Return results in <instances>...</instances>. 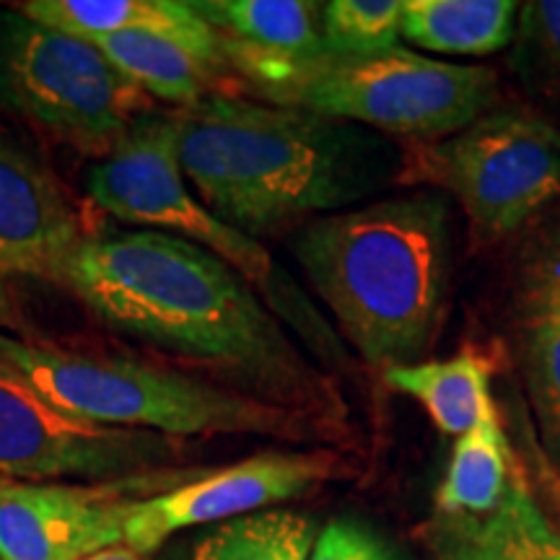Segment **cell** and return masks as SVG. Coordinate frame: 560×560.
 Wrapping results in <instances>:
<instances>
[{"instance_id":"obj_28","label":"cell","mask_w":560,"mask_h":560,"mask_svg":"<svg viewBox=\"0 0 560 560\" xmlns=\"http://www.w3.org/2000/svg\"><path fill=\"white\" fill-rule=\"evenodd\" d=\"M550 552H552V560H560V535L556 529L550 532Z\"/></svg>"},{"instance_id":"obj_10","label":"cell","mask_w":560,"mask_h":560,"mask_svg":"<svg viewBox=\"0 0 560 560\" xmlns=\"http://www.w3.org/2000/svg\"><path fill=\"white\" fill-rule=\"evenodd\" d=\"M335 470L338 459L330 452H260L221 470L190 475L179 486L136 501L125 545L151 556L187 529L215 527L310 495Z\"/></svg>"},{"instance_id":"obj_9","label":"cell","mask_w":560,"mask_h":560,"mask_svg":"<svg viewBox=\"0 0 560 560\" xmlns=\"http://www.w3.org/2000/svg\"><path fill=\"white\" fill-rule=\"evenodd\" d=\"M182 457V441L73 416L0 361V478L109 486L170 472Z\"/></svg>"},{"instance_id":"obj_8","label":"cell","mask_w":560,"mask_h":560,"mask_svg":"<svg viewBox=\"0 0 560 560\" xmlns=\"http://www.w3.org/2000/svg\"><path fill=\"white\" fill-rule=\"evenodd\" d=\"M89 198L120 223L200 244L229 262L247 283L270 299L272 312L289 314L293 289L278 280V268L260 242L215 219L187 187L179 164V125L174 112H149L107 156L94 161L83 177ZM299 306V301H293Z\"/></svg>"},{"instance_id":"obj_11","label":"cell","mask_w":560,"mask_h":560,"mask_svg":"<svg viewBox=\"0 0 560 560\" xmlns=\"http://www.w3.org/2000/svg\"><path fill=\"white\" fill-rule=\"evenodd\" d=\"M149 478V475H145ZM136 480L109 486L11 482L0 490V560H83L125 545Z\"/></svg>"},{"instance_id":"obj_1","label":"cell","mask_w":560,"mask_h":560,"mask_svg":"<svg viewBox=\"0 0 560 560\" xmlns=\"http://www.w3.org/2000/svg\"><path fill=\"white\" fill-rule=\"evenodd\" d=\"M58 285L107 330L200 376L340 425L338 387L301 353L268 301L200 244L161 231L89 234Z\"/></svg>"},{"instance_id":"obj_26","label":"cell","mask_w":560,"mask_h":560,"mask_svg":"<svg viewBox=\"0 0 560 560\" xmlns=\"http://www.w3.org/2000/svg\"><path fill=\"white\" fill-rule=\"evenodd\" d=\"M83 560H151V556H143V552H136L128 545H115V548H107L102 552H94V556Z\"/></svg>"},{"instance_id":"obj_14","label":"cell","mask_w":560,"mask_h":560,"mask_svg":"<svg viewBox=\"0 0 560 560\" xmlns=\"http://www.w3.org/2000/svg\"><path fill=\"white\" fill-rule=\"evenodd\" d=\"M522 374L542 444L560 465V255L532 272L522 296Z\"/></svg>"},{"instance_id":"obj_25","label":"cell","mask_w":560,"mask_h":560,"mask_svg":"<svg viewBox=\"0 0 560 560\" xmlns=\"http://www.w3.org/2000/svg\"><path fill=\"white\" fill-rule=\"evenodd\" d=\"M439 560H503L488 537L482 520H457L439 548Z\"/></svg>"},{"instance_id":"obj_24","label":"cell","mask_w":560,"mask_h":560,"mask_svg":"<svg viewBox=\"0 0 560 560\" xmlns=\"http://www.w3.org/2000/svg\"><path fill=\"white\" fill-rule=\"evenodd\" d=\"M522 50L560 83V0H535L520 11Z\"/></svg>"},{"instance_id":"obj_23","label":"cell","mask_w":560,"mask_h":560,"mask_svg":"<svg viewBox=\"0 0 560 560\" xmlns=\"http://www.w3.org/2000/svg\"><path fill=\"white\" fill-rule=\"evenodd\" d=\"M310 560H408L369 524L338 516L317 532Z\"/></svg>"},{"instance_id":"obj_15","label":"cell","mask_w":560,"mask_h":560,"mask_svg":"<svg viewBox=\"0 0 560 560\" xmlns=\"http://www.w3.org/2000/svg\"><path fill=\"white\" fill-rule=\"evenodd\" d=\"M240 50L272 58H317L322 45V3L306 0H195L190 3Z\"/></svg>"},{"instance_id":"obj_27","label":"cell","mask_w":560,"mask_h":560,"mask_svg":"<svg viewBox=\"0 0 560 560\" xmlns=\"http://www.w3.org/2000/svg\"><path fill=\"white\" fill-rule=\"evenodd\" d=\"M159 560H195V550L190 540H170L161 548Z\"/></svg>"},{"instance_id":"obj_18","label":"cell","mask_w":560,"mask_h":560,"mask_svg":"<svg viewBox=\"0 0 560 560\" xmlns=\"http://www.w3.org/2000/svg\"><path fill=\"white\" fill-rule=\"evenodd\" d=\"M514 475L506 433L493 410L454 444L436 506L457 520H488L506 503Z\"/></svg>"},{"instance_id":"obj_19","label":"cell","mask_w":560,"mask_h":560,"mask_svg":"<svg viewBox=\"0 0 560 560\" xmlns=\"http://www.w3.org/2000/svg\"><path fill=\"white\" fill-rule=\"evenodd\" d=\"M117 70L153 96L174 109H187L210 94V86L221 79L206 62L174 39L145 32L107 34L86 39Z\"/></svg>"},{"instance_id":"obj_12","label":"cell","mask_w":560,"mask_h":560,"mask_svg":"<svg viewBox=\"0 0 560 560\" xmlns=\"http://www.w3.org/2000/svg\"><path fill=\"white\" fill-rule=\"evenodd\" d=\"M86 236L66 187L0 130V272L60 283Z\"/></svg>"},{"instance_id":"obj_21","label":"cell","mask_w":560,"mask_h":560,"mask_svg":"<svg viewBox=\"0 0 560 560\" xmlns=\"http://www.w3.org/2000/svg\"><path fill=\"white\" fill-rule=\"evenodd\" d=\"M400 0L322 3V45L332 55H376L400 47Z\"/></svg>"},{"instance_id":"obj_2","label":"cell","mask_w":560,"mask_h":560,"mask_svg":"<svg viewBox=\"0 0 560 560\" xmlns=\"http://www.w3.org/2000/svg\"><path fill=\"white\" fill-rule=\"evenodd\" d=\"M174 115L185 179L215 219L255 242L353 208L402 172L387 136L304 109L210 91Z\"/></svg>"},{"instance_id":"obj_4","label":"cell","mask_w":560,"mask_h":560,"mask_svg":"<svg viewBox=\"0 0 560 560\" xmlns=\"http://www.w3.org/2000/svg\"><path fill=\"white\" fill-rule=\"evenodd\" d=\"M0 361L24 374L62 410L177 441L195 436H268L314 441L338 425L223 387L190 371L125 355H91L0 332Z\"/></svg>"},{"instance_id":"obj_6","label":"cell","mask_w":560,"mask_h":560,"mask_svg":"<svg viewBox=\"0 0 560 560\" xmlns=\"http://www.w3.org/2000/svg\"><path fill=\"white\" fill-rule=\"evenodd\" d=\"M0 109L96 161L153 112L151 96L91 42L21 9H0Z\"/></svg>"},{"instance_id":"obj_13","label":"cell","mask_w":560,"mask_h":560,"mask_svg":"<svg viewBox=\"0 0 560 560\" xmlns=\"http://www.w3.org/2000/svg\"><path fill=\"white\" fill-rule=\"evenodd\" d=\"M21 11L39 24L81 39L145 32L174 39L215 75L229 73L221 34L182 0H30Z\"/></svg>"},{"instance_id":"obj_7","label":"cell","mask_w":560,"mask_h":560,"mask_svg":"<svg viewBox=\"0 0 560 560\" xmlns=\"http://www.w3.org/2000/svg\"><path fill=\"white\" fill-rule=\"evenodd\" d=\"M397 185L450 192L480 234L506 236L560 200V130L529 112H486L452 136L405 145Z\"/></svg>"},{"instance_id":"obj_17","label":"cell","mask_w":560,"mask_h":560,"mask_svg":"<svg viewBox=\"0 0 560 560\" xmlns=\"http://www.w3.org/2000/svg\"><path fill=\"white\" fill-rule=\"evenodd\" d=\"M514 0H405L402 37L439 55H493L516 32Z\"/></svg>"},{"instance_id":"obj_29","label":"cell","mask_w":560,"mask_h":560,"mask_svg":"<svg viewBox=\"0 0 560 560\" xmlns=\"http://www.w3.org/2000/svg\"><path fill=\"white\" fill-rule=\"evenodd\" d=\"M11 486V480H5V478H0V490H5Z\"/></svg>"},{"instance_id":"obj_5","label":"cell","mask_w":560,"mask_h":560,"mask_svg":"<svg viewBox=\"0 0 560 560\" xmlns=\"http://www.w3.org/2000/svg\"><path fill=\"white\" fill-rule=\"evenodd\" d=\"M236 70L268 104L359 125L410 143L452 136L495 102L488 68L454 66L395 47L376 55L272 58L223 42Z\"/></svg>"},{"instance_id":"obj_3","label":"cell","mask_w":560,"mask_h":560,"mask_svg":"<svg viewBox=\"0 0 560 560\" xmlns=\"http://www.w3.org/2000/svg\"><path fill=\"white\" fill-rule=\"evenodd\" d=\"M310 289L371 369L418 363L450 285V202L433 190L306 221L289 236Z\"/></svg>"},{"instance_id":"obj_22","label":"cell","mask_w":560,"mask_h":560,"mask_svg":"<svg viewBox=\"0 0 560 560\" xmlns=\"http://www.w3.org/2000/svg\"><path fill=\"white\" fill-rule=\"evenodd\" d=\"M482 527L503 560H552V524L545 520L520 472L514 475L506 503L493 516L482 520Z\"/></svg>"},{"instance_id":"obj_16","label":"cell","mask_w":560,"mask_h":560,"mask_svg":"<svg viewBox=\"0 0 560 560\" xmlns=\"http://www.w3.org/2000/svg\"><path fill=\"white\" fill-rule=\"evenodd\" d=\"M382 380L389 389L423 405L433 423L457 439L495 410L490 400V363L478 353L395 366L382 371Z\"/></svg>"},{"instance_id":"obj_20","label":"cell","mask_w":560,"mask_h":560,"mask_svg":"<svg viewBox=\"0 0 560 560\" xmlns=\"http://www.w3.org/2000/svg\"><path fill=\"white\" fill-rule=\"evenodd\" d=\"M317 524L289 509H265L208 527L192 540L195 560H310Z\"/></svg>"}]
</instances>
